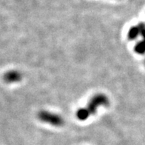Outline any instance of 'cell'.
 <instances>
[{
	"mask_svg": "<svg viewBox=\"0 0 145 145\" xmlns=\"http://www.w3.org/2000/svg\"><path fill=\"white\" fill-rule=\"evenodd\" d=\"M109 105H110V101H109V99L107 98V95L102 93H99L95 95L90 99L86 108L91 116V115L95 114L96 113L99 107H100V106H108Z\"/></svg>",
	"mask_w": 145,
	"mask_h": 145,
	"instance_id": "6da1fadb",
	"label": "cell"
},
{
	"mask_svg": "<svg viewBox=\"0 0 145 145\" xmlns=\"http://www.w3.org/2000/svg\"><path fill=\"white\" fill-rule=\"evenodd\" d=\"M38 118L42 122L48 123L54 126L59 127L63 125L64 124V119L61 116L48 110H42L39 112Z\"/></svg>",
	"mask_w": 145,
	"mask_h": 145,
	"instance_id": "7a4b0ae2",
	"label": "cell"
},
{
	"mask_svg": "<svg viewBox=\"0 0 145 145\" xmlns=\"http://www.w3.org/2000/svg\"><path fill=\"white\" fill-rule=\"evenodd\" d=\"M22 76L17 71H10L4 75V80L7 83H16L22 80Z\"/></svg>",
	"mask_w": 145,
	"mask_h": 145,
	"instance_id": "3957f363",
	"label": "cell"
},
{
	"mask_svg": "<svg viewBox=\"0 0 145 145\" xmlns=\"http://www.w3.org/2000/svg\"><path fill=\"white\" fill-rule=\"evenodd\" d=\"M76 116L79 120L85 121L90 116V114L86 107H84V108H81L78 110L76 112Z\"/></svg>",
	"mask_w": 145,
	"mask_h": 145,
	"instance_id": "277c9868",
	"label": "cell"
},
{
	"mask_svg": "<svg viewBox=\"0 0 145 145\" xmlns=\"http://www.w3.org/2000/svg\"><path fill=\"white\" fill-rule=\"evenodd\" d=\"M141 33L139 26H135L129 30L128 32V38L130 39H135L138 35Z\"/></svg>",
	"mask_w": 145,
	"mask_h": 145,
	"instance_id": "5b68a950",
	"label": "cell"
}]
</instances>
